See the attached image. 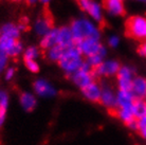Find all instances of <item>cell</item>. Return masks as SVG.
Masks as SVG:
<instances>
[{
	"label": "cell",
	"instance_id": "1f68e13d",
	"mask_svg": "<svg viewBox=\"0 0 146 145\" xmlns=\"http://www.w3.org/2000/svg\"><path fill=\"white\" fill-rule=\"evenodd\" d=\"M40 1H41L42 3H48V2L50 1V0H40Z\"/></svg>",
	"mask_w": 146,
	"mask_h": 145
},
{
	"label": "cell",
	"instance_id": "6da1fadb",
	"mask_svg": "<svg viewBox=\"0 0 146 145\" xmlns=\"http://www.w3.org/2000/svg\"><path fill=\"white\" fill-rule=\"evenodd\" d=\"M70 30H71L75 44L85 39L100 40V37H101V33H100L99 29L87 19L74 20L71 23Z\"/></svg>",
	"mask_w": 146,
	"mask_h": 145
},
{
	"label": "cell",
	"instance_id": "30bf717a",
	"mask_svg": "<svg viewBox=\"0 0 146 145\" xmlns=\"http://www.w3.org/2000/svg\"><path fill=\"white\" fill-rule=\"evenodd\" d=\"M120 68L121 66L117 61H106V62H103L99 67L93 69V72L95 74V77L96 76L109 77V76L117 75Z\"/></svg>",
	"mask_w": 146,
	"mask_h": 145
},
{
	"label": "cell",
	"instance_id": "4316f807",
	"mask_svg": "<svg viewBox=\"0 0 146 145\" xmlns=\"http://www.w3.org/2000/svg\"><path fill=\"white\" fill-rule=\"evenodd\" d=\"M7 55L2 53V52H0V72L1 71H3L5 68H7Z\"/></svg>",
	"mask_w": 146,
	"mask_h": 145
},
{
	"label": "cell",
	"instance_id": "d4e9b609",
	"mask_svg": "<svg viewBox=\"0 0 146 145\" xmlns=\"http://www.w3.org/2000/svg\"><path fill=\"white\" fill-rule=\"evenodd\" d=\"M137 131L139 132L143 138L146 139V116L138 120V126H137Z\"/></svg>",
	"mask_w": 146,
	"mask_h": 145
},
{
	"label": "cell",
	"instance_id": "277c9868",
	"mask_svg": "<svg viewBox=\"0 0 146 145\" xmlns=\"http://www.w3.org/2000/svg\"><path fill=\"white\" fill-rule=\"evenodd\" d=\"M70 77H71L73 83L75 84L77 87H80V89H83L86 86L95 82V74L93 72V69L86 62L78 71L73 73Z\"/></svg>",
	"mask_w": 146,
	"mask_h": 145
},
{
	"label": "cell",
	"instance_id": "3957f363",
	"mask_svg": "<svg viewBox=\"0 0 146 145\" xmlns=\"http://www.w3.org/2000/svg\"><path fill=\"white\" fill-rule=\"evenodd\" d=\"M126 34L138 40L146 39V17L132 16L126 21Z\"/></svg>",
	"mask_w": 146,
	"mask_h": 145
},
{
	"label": "cell",
	"instance_id": "7402d4cb",
	"mask_svg": "<svg viewBox=\"0 0 146 145\" xmlns=\"http://www.w3.org/2000/svg\"><path fill=\"white\" fill-rule=\"evenodd\" d=\"M66 50L67 49H65V48L60 47L58 45H56V46L50 48L49 50L46 51V56H47V58L49 61L58 63L59 59L62 58V56L64 55V53H65Z\"/></svg>",
	"mask_w": 146,
	"mask_h": 145
},
{
	"label": "cell",
	"instance_id": "ffe728a7",
	"mask_svg": "<svg viewBox=\"0 0 146 145\" xmlns=\"http://www.w3.org/2000/svg\"><path fill=\"white\" fill-rule=\"evenodd\" d=\"M56 43H57V29H53L42 37L40 41V47L47 51L50 48L56 46Z\"/></svg>",
	"mask_w": 146,
	"mask_h": 145
},
{
	"label": "cell",
	"instance_id": "cb8c5ba5",
	"mask_svg": "<svg viewBox=\"0 0 146 145\" xmlns=\"http://www.w3.org/2000/svg\"><path fill=\"white\" fill-rule=\"evenodd\" d=\"M39 55V51L38 49L35 47H30L28 48L26 51H25V54H23V59L25 61H28V59H32V61H35Z\"/></svg>",
	"mask_w": 146,
	"mask_h": 145
},
{
	"label": "cell",
	"instance_id": "ba28073f",
	"mask_svg": "<svg viewBox=\"0 0 146 145\" xmlns=\"http://www.w3.org/2000/svg\"><path fill=\"white\" fill-rule=\"evenodd\" d=\"M35 31L39 36L44 37L46 34L53 30V18L49 11H44L41 16L38 17V19L35 22Z\"/></svg>",
	"mask_w": 146,
	"mask_h": 145
},
{
	"label": "cell",
	"instance_id": "9a60e30c",
	"mask_svg": "<svg viewBox=\"0 0 146 145\" xmlns=\"http://www.w3.org/2000/svg\"><path fill=\"white\" fill-rule=\"evenodd\" d=\"M56 45H58L65 49H68V48L75 45L70 28L62 27L60 29H57V43H56Z\"/></svg>",
	"mask_w": 146,
	"mask_h": 145
},
{
	"label": "cell",
	"instance_id": "2e32d148",
	"mask_svg": "<svg viewBox=\"0 0 146 145\" xmlns=\"http://www.w3.org/2000/svg\"><path fill=\"white\" fill-rule=\"evenodd\" d=\"M19 103L21 108L27 111V112H31L37 106V98L35 94L31 93V92H22L20 96H19Z\"/></svg>",
	"mask_w": 146,
	"mask_h": 145
},
{
	"label": "cell",
	"instance_id": "4fadbf2b",
	"mask_svg": "<svg viewBox=\"0 0 146 145\" xmlns=\"http://www.w3.org/2000/svg\"><path fill=\"white\" fill-rule=\"evenodd\" d=\"M80 90L86 100L92 103H100L102 95V87L96 82H93Z\"/></svg>",
	"mask_w": 146,
	"mask_h": 145
},
{
	"label": "cell",
	"instance_id": "8fae6325",
	"mask_svg": "<svg viewBox=\"0 0 146 145\" xmlns=\"http://www.w3.org/2000/svg\"><path fill=\"white\" fill-rule=\"evenodd\" d=\"M100 103L102 104L107 110L110 112H115L117 111V93L108 86L102 87V95H101V101Z\"/></svg>",
	"mask_w": 146,
	"mask_h": 145
},
{
	"label": "cell",
	"instance_id": "5bb4252c",
	"mask_svg": "<svg viewBox=\"0 0 146 145\" xmlns=\"http://www.w3.org/2000/svg\"><path fill=\"white\" fill-rule=\"evenodd\" d=\"M135 96L131 91H122L117 92V109H130L133 106Z\"/></svg>",
	"mask_w": 146,
	"mask_h": 145
},
{
	"label": "cell",
	"instance_id": "f546056e",
	"mask_svg": "<svg viewBox=\"0 0 146 145\" xmlns=\"http://www.w3.org/2000/svg\"><path fill=\"white\" fill-rule=\"evenodd\" d=\"M138 52H139L142 56H145L146 57V43L140 45L139 48H138Z\"/></svg>",
	"mask_w": 146,
	"mask_h": 145
},
{
	"label": "cell",
	"instance_id": "484cf974",
	"mask_svg": "<svg viewBox=\"0 0 146 145\" xmlns=\"http://www.w3.org/2000/svg\"><path fill=\"white\" fill-rule=\"evenodd\" d=\"M25 65H26L27 69L32 73H37L39 71V65L36 63V61H32V59L25 61Z\"/></svg>",
	"mask_w": 146,
	"mask_h": 145
},
{
	"label": "cell",
	"instance_id": "8992f818",
	"mask_svg": "<svg viewBox=\"0 0 146 145\" xmlns=\"http://www.w3.org/2000/svg\"><path fill=\"white\" fill-rule=\"evenodd\" d=\"M0 52L14 57L22 52V45L18 39L0 35Z\"/></svg>",
	"mask_w": 146,
	"mask_h": 145
},
{
	"label": "cell",
	"instance_id": "f1b7e54d",
	"mask_svg": "<svg viewBox=\"0 0 146 145\" xmlns=\"http://www.w3.org/2000/svg\"><path fill=\"white\" fill-rule=\"evenodd\" d=\"M119 38H117V36H111L109 39V45L111 46V47H117V45H119Z\"/></svg>",
	"mask_w": 146,
	"mask_h": 145
},
{
	"label": "cell",
	"instance_id": "9c48e42d",
	"mask_svg": "<svg viewBox=\"0 0 146 145\" xmlns=\"http://www.w3.org/2000/svg\"><path fill=\"white\" fill-rule=\"evenodd\" d=\"M34 92L35 94L40 96V98H53L56 95V89L54 88V86L50 84L48 80L39 78L36 80L33 84Z\"/></svg>",
	"mask_w": 146,
	"mask_h": 145
},
{
	"label": "cell",
	"instance_id": "e0dca14e",
	"mask_svg": "<svg viewBox=\"0 0 146 145\" xmlns=\"http://www.w3.org/2000/svg\"><path fill=\"white\" fill-rule=\"evenodd\" d=\"M103 5L111 15L120 16L125 14L123 0H103Z\"/></svg>",
	"mask_w": 146,
	"mask_h": 145
},
{
	"label": "cell",
	"instance_id": "d6986e66",
	"mask_svg": "<svg viewBox=\"0 0 146 145\" xmlns=\"http://www.w3.org/2000/svg\"><path fill=\"white\" fill-rule=\"evenodd\" d=\"M9 94L5 91L0 90V128L3 126L7 119V108H9Z\"/></svg>",
	"mask_w": 146,
	"mask_h": 145
},
{
	"label": "cell",
	"instance_id": "ac0fdd59",
	"mask_svg": "<svg viewBox=\"0 0 146 145\" xmlns=\"http://www.w3.org/2000/svg\"><path fill=\"white\" fill-rule=\"evenodd\" d=\"M132 94L137 98H146V80L143 77H135L132 80Z\"/></svg>",
	"mask_w": 146,
	"mask_h": 145
},
{
	"label": "cell",
	"instance_id": "5b68a950",
	"mask_svg": "<svg viewBox=\"0 0 146 145\" xmlns=\"http://www.w3.org/2000/svg\"><path fill=\"white\" fill-rule=\"evenodd\" d=\"M75 45L82 55H85L87 57L95 54H101L104 57L106 55V49L100 44V40L98 39H85Z\"/></svg>",
	"mask_w": 146,
	"mask_h": 145
},
{
	"label": "cell",
	"instance_id": "d6a6232c",
	"mask_svg": "<svg viewBox=\"0 0 146 145\" xmlns=\"http://www.w3.org/2000/svg\"><path fill=\"white\" fill-rule=\"evenodd\" d=\"M12 1H15V2H17V1H21V0H12Z\"/></svg>",
	"mask_w": 146,
	"mask_h": 145
},
{
	"label": "cell",
	"instance_id": "4dcf8cb0",
	"mask_svg": "<svg viewBox=\"0 0 146 145\" xmlns=\"http://www.w3.org/2000/svg\"><path fill=\"white\" fill-rule=\"evenodd\" d=\"M38 0H26V2L28 4H34V3H36Z\"/></svg>",
	"mask_w": 146,
	"mask_h": 145
},
{
	"label": "cell",
	"instance_id": "44dd1931",
	"mask_svg": "<svg viewBox=\"0 0 146 145\" xmlns=\"http://www.w3.org/2000/svg\"><path fill=\"white\" fill-rule=\"evenodd\" d=\"M132 111H133V114H135L137 120H140V119L146 116V100L145 98H135L133 106H132Z\"/></svg>",
	"mask_w": 146,
	"mask_h": 145
},
{
	"label": "cell",
	"instance_id": "7a4b0ae2",
	"mask_svg": "<svg viewBox=\"0 0 146 145\" xmlns=\"http://www.w3.org/2000/svg\"><path fill=\"white\" fill-rule=\"evenodd\" d=\"M58 64L59 67L66 72V74L71 76L73 73L78 71L84 66L85 62L83 59L82 53L77 49L76 45H74L65 51L64 55L59 59Z\"/></svg>",
	"mask_w": 146,
	"mask_h": 145
},
{
	"label": "cell",
	"instance_id": "83f0119b",
	"mask_svg": "<svg viewBox=\"0 0 146 145\" xmlns=\"http://www.w3.org/2000/svg\"><path fill=\"white\" fill-rule=\"evenodd\" d=\"M14 76H15L14 68H7V69H5V80H11Z\"/></svg>",
	"mask_w": 146,
	"mask_h": 145
},
{
	"label": "cell",
	"instance_id": "7c38bea8",
	"mask_svg": "<svg viewBox=\"0 0 146 145\" xmlns=\"http://www.w3.org/2000/svg\"><path fill=\"white\" fill-rule=\"evenodd\" d=\"M78 5L83 11L87 12L88 14L91 16L92 18L96 21H103V14L102 9L99 3H96L93 0H77Z\"/></svg>",
	"mask_w": 146,
	"mask_h": 145
},
{
	"label": "cell",
	"instance_id": "603a6c76",
	"mask_svg": "<svg viewBox=\"0 0 146 145\" xmlns=\"http://www.w3.org/2000/svg\"><path fill=\"white\" fill-rule=\"evenodd\" d=\"M0 35L18 39L19 35H20V29H19L18 25H14V23H7L1 28V34Z\"/></svg>",
	"mask_w": 146,
	"mask_h": 145
},
{
	"label": "cell",
	"instance_id": "52a82bcc",
	"mask_svg": "<svg viewBox=\"0 0 146 145\" xmlns=\"http://www.w3.org/2000/svg\"><path fill=\"white\" fill-rule=\"evenodd\" d=\"M117 86L119 90L122 91H131L132 80H133V72L128 67H121L117 74Z\"/></svg>",
	"mask_w": 146,
	"mask_h": 145
}]
</instances>
